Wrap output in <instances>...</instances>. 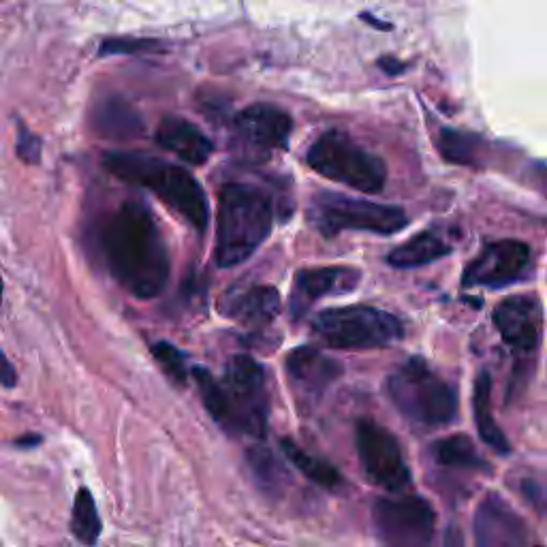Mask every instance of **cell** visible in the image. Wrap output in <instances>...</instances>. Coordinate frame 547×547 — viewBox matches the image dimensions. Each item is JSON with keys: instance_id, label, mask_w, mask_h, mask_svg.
Returning a JSON list of instances; mask_svg holds the SVG:
<instances>
[{"instance_id": "e575fe53", "label": "cell", "mask_w": 547, "mask_h": 547, "mask_svg": "<svg viewBox=\"0 0 547 547\" xmlns=\"http://www.w3.org/2000/svg\"><path fill=\"white\" fill-rule=\"evenodd\" d=\"M39 443H41V436H33V439H30V436H24V439L15 441V445H18V447H35Z\"/></svg>"}, {"instance_id": "5bb4252c", "label": "cell", "mask_w": 547, "mask_h": 547, "mask_svg": "<svg viewBox=\"0 0 547 547\" xmlns=\"http://www.w3.org/2000/svg\"><path fill=\"white\" fill-rule=\"evenodd\" d=\"M541 321V304L530 295H511L494 310L496 332L515 353H530L537 349Z\"/></svg>"}, {"instance_id": "9a60e30c", "label": "cell", "mask_w": 547, "mask_h": 547, "mask_svg": "<svg viewBox=\"0 0 547 547\" xmlns=\"http://www.w3.org/2000/svg\"><path fill=\"white\" fill-rule=\"evenodd\" d=\"M287 374L300 402L315 404L342 374V366L315 347H300L287 357Z\"/></svg>"}, {"instance_id": "7c38bea8", "label": "cell", "mask_w": 547, "mask_h": 547, "mask_svg": "<svg viewBox=\"0 0 547 547\" xmlns=\"http://www.w3.org/2000/svg\"><path fill=\"white\" fill-rule=\"evenodd\" d=\"M530 259V246L520 240H498L483 246L477 259L466 265L462 274L464 287L503 289L524 278Z\"/></svg>"}, {"instance_id": "d6a6232c", "label": "cell", "mask_w": 547, "mask_h": 547, "mask_svg": "<svg viewBox=\"0 0 547 547\" xmlns=\"http://www.w3.org/2000/svg\"><path fill=\"white\" fill-rule=\"evenodd\" d=\"M535 180L541 186V189L547 191V165H537L535 167Z\"/></svg>"}, {"instance_id": "2e32d148", "label": "cell", "mask_w": 547, "mask_h": 547, "mask_svg": "<svg viewBox=\"0 0 547 547\" xmlns=\"http://www.w3.org/2000/svg\"><path fill=\"white\" fill-rule=\"evenodd\" d=\"M359 283V272L351 268H308L295 274L289 310L293 319H302L310 306L327 298V295L349 293Z\"/></svg>"}, {"instance_id": "f1b7e54d", "label": "cell", "mask_w": 547, "mask_h": 547, "mask_svg": "<svg viewBox=\"0 0 547 547\" xmlns=\"http://www.w3.org/2000/svg\"><path fill=\"white\" fill-rule=\"evenodd\" d=\"M41 139L35 135V133H30L24 124L20 122V135H18V154H20V159L24 163H30V165H35L41 161Z\"/></svg>"}, {"instance_id": "6da1fadb", "label": "cell", "mask_w": 547, "mask_h": 547, "mask_svg": "<svg viewBox=\"0 0 547 547\" xmlns=\"http://www.w3.org/2000/svg\"><path fill=\"white\" fill-rule=\"evenodd\" d=\"M99 248L109 274L139 300L161 295L169 280V250L152 210L127 201L99 229Z\"/></svg>"}, {"instance_id": "ffe728a7", "label": "cell", "mask_w": 547, "mask_h": 547, "mask_svg": "<svg viewBox=\"0 0 547 547\" xmlns=\"http://www.w3.org/2000/svg\"><path fill=\"white\" fill-rule=\"evenodd\" d=\"M453 246L447 242L441 231L428 229L421 231L411 240H406L404 244L396 246L392 253L387 255V263L394 265L398 270H411V268H421V265H428L439 261L447 255H451Z\"/></svg>"}, {"instance_id": "8992f818", "label": "cell", "mask_w": 547, "mask_h": 547, "mask_svg": "<svg viewBox=\"0 0 547 547\" xmlns=\"http://www.w3.org/2000/svg\"><path fill=\"white\" fill-rule=\"evenodd\" d=\"M312 332L332 349L366 351L396 345L404 338V325L383 308L355 304L319 312Z\"/></svg>"}, {"instance_id": "ba28073f", "label": "cell", "mask_w": 547, "mask_h": 547, "mask_svg": "<svg viewBox=\"0 0 547 547\" xmlns=\"http://www.w3.org/2000/svg\"><path fill=\"white\" fill-rule=\"evenodd\" d=\"M308 221L325 238H334L342 231L394 236V233L409 227V216L398 206L355 199L340 193H317L312 197Z\"/></svg>"}, {"instance_id": "836d02e7", "label": "cell", "mask_w": 547, "mask_h": 547, "mask_svg": "<svg viewBox=\"0 0 547 547\" xmlns=\"http://www.w3.org/2000/svg\"><path fill=\"white\" fill-rule=\"evenodd\" d=\"M447 547H462V535L456 528H449L447 533Z\"/></svg>"}, {"instance_id": "52a82bcc", "label": "cell", "mask_w": 547, "mask_h": 547, "mask_svg": "<svg viewBox=\"0 0 547 547\" xmlns=\"http://www.w3.org/2000/svg\"><path fill=\"white\" fill-rule=\"evenodd\" d=\"M306 163L319 176L362 193H381L387 182V167L381 156L362 148L342 131L323 133L308 148Z\"/></svg>"}, {"instance_id": "30bf717a", "label": "cell", "mask_w": 547, "mask_h": 547, "mask_svg": "<svg viewBox=\"0 0 547 547\" xmlns=\"http://www.w3.org/2000/svg\"><path fill=\"white\" fill-rule=\"evenodd\" d=\"M372 522L383 547H430L436 513L421 496L379 498L372 507Z\"/></svg>"}, {"instance_id": "ac0fdd59", "label": "cell", "mask_w": 547, "mask_h": 547, "mask_svg": "<svg viewBox=\"0 0 547 547\" xmlns=\"http://www.w3.org/2000/svg\"><path fill=\"white\" fill-rule=\"evenodd\" d=\"M156 142H159L161 148L180 156L184 163L195 167L208 163L214 152L212 139L206 133L195 127L193 122L176 116H167L159 124V129H156Z\"/></svg>"}, {"instance_id": "8d00e7d4", "label": "cell", "mask_w": 547, "mask_h": 547, "mask_svg": "<svg viewBox=\"0 0 547 547\" xmlns=\"http://www.w3.org/2000/svg\"><path fill=\"white\" fill-rule=\"evenodd\" d=\"M0 304H3V278H0Z\"/></svg>"}, {"instance_id": "d6986e66", "label": "cell", "mask_w": 547, "mask_h": 547, "mask_svg": "<svg viewBox=\"0 0 547 547\" xmlns=\"http://www.w3.org/2000/svg\"><path fill=\"white\" fill-rule=\"evenodd\" d=\"M95 131L107 139H135L144 133V120L122 97H107L92 114Z\"/></svg>"}, {"instance_id": "cb8c5ba5", "label": "cell", "mask_w": 547, "mask_h": 547, "mask_svg": "<svg viewBox=\"0 0 547 547\" xmlns=\"http://www.w3.org/2000/svg\"><path fill=\"white\" fill-rule=\"evenodd\" d=\"M432 456L441 466L447 468H488L483 458L477 453L473 441L466 434H453L447 439L436 441L432 445Z\"/></svg>"}, {"instance_id": "4dcf8cb0", "label": "cell", "mask_w": 547, "mask_h": 547, "mask_svg": "<svg viewBox=\"0 0 547 547\" xmlns=\"http://www.w3.org/2000/svg\"><path fill=\"white\" fill-rule=\"evenodd\" d=\"M15 383H18V372H15V368L9 362V357L5 355V351L0 349V385L15 387Z\"/></svg>"}, {"instance_id": "3957f363", "label": "cell", "mask_w": 547, "mask_h": 547, "mask_svg": "<svg viewBox=\"0 0 547 547\" xmlns=\"http://www.w3.org/2000/svg\"><path fill=\"white\" fill-rule=\"evenodd\" d=\"M103 165L124 184L142 186L165 201L193 229L206 231L210 223V203L191 171L142 152H107Z\"/></svg>"}, {"instance_id": "f546056e", "label": "cell", "mask_w": 547, "mask_h": 547, "mask_svg": "<svg viewBox=\"0 0 547 547\" xmlns=\"http://www.w3.org/2000/svg\"><path fill=\"white\" fill-rule=\"evenodd\" d=\"M522 494L533 503L535 507H547V488L539 486L535 479H524Z\"/></svg>"}, {"instance_id": "5b68a950", "label": "cell", "mask_w": 547, "mask_h": 547, "mask_svg": "<svg viewBox=\"0 0 547 547\" xmlns=\"http://www.w3.org/2000/svg\"><path fill=\"white\" fill-rule=\"evenodd\" d=\"M387 396L406 421L421 428H443L458 417L456 389L421 357H411L389 374Z\"/></svg>"}, {"instance_id": "4316f807", "label": "cell", "mask_w": 547, "mask_h": 547, "mask_svg": "<svg viewBox=\"0 0 547 547\" xmlns=\"http://www.w3.org/2000/svg\"><path fill=\"white\" fill-rule=\"evenodd\" d=\"M152 355L156 362H159V366L163 368V372L167 374V377L178 383V385H184L186 381H189V370H186V357L180 349H176L174 345H169V342H156V345L152 347Z\"/></svg>"}, {"instance_id": "603a6c76", "label": "cell", "mask_w": 547, "mask_h": 547, "mask_svg": "<svg viewBox=\"0 0 547 547\" xmlns=\"http://www.w3.org/2000/svg\"><path fill=\"white\" fill-rule=\"evenodd\" d=\"M246 462L250 473H253V479L257 481V486L265 494H278L289 481L283 462H280L268 447H250L246 451Z\"/></svg>"}, {"instance_id": "7a4b0ae2", "label": "cell", "mask_w": 547, "mask_h": 547, "mask_svg": "<svg viewBox=\"0 0 547 547\" xmlns=\"http://www.w3.org/2000/svg\"><path fill=\"white\" fill-rule=\"evenodd\" d=\"M193 379L210 417L233 436L263 439L270 421L268 372L248 355L231 357L221 379L206 368H195Z\"/></svg>"}, {"instance_id": "8fae6325", "label": "cell", "mask_w": 547, "mask_h": 547, "mask_svg": "<svg viewBox=\"0 0 547 547\" xmlns=\"http://www.w3.org/2000/svg\"><path fill=\"white\" fill-rule=\"evenodd\" d=\"M355 447L366 477L374 486L400 492L411 483V468L406 466L396 436L372 419H359L355 428Z\"/></svg>"}, {"instance_id": "4fadbf2b", "label": "cell", "mask_w": 547, "mask_h": 547, "mask_svg": "<svg viewBox=\"0 0 547 547\" xmlns=\"http://www.w3.org/2000/svg\"><path fill=\"white\" fill-rule=\"evenodd\" d=\"M475 543L477 547H528L530 533L503 496L488 494L475 511Z\"/></svg>"}, {"instance_id": "83f0119b", "label": "cell", "mask_w": 547, "mask_h": 547, "mask_svg": "<svg viewBox=\"0 0 547 547\" xmlns=\"http://www.w3.org/2000/svg\"><path fill=\"white\" fill-rule=\"evenodd\" d=\"M150 45H156V41H148V39H105L101 43V56H109V54H137L142 50H148Z\"/></svg>"}, {"instance_id": "e0dca14e", "label": "cell", "mask_w": 547, "mask_h": 547, "mask_svg": "<svg viewBox=\"0 0 547 547\" xmlns=\"http://www.w3.org/2000/svg\"><path fill=\"white\" fill-rule=\"evenodd\" d=\"M280 308H283L280 295L270 285H248L229 289L221 298V302H218L221 315L244 327H263L272 323L280 315Z\"/></svg>"}, {"instance_id": "1f68e13d", "label": "cell", "mask_w": 547, "mask_h": 547, "mask_svg": "<svg viewBox=\"0 0 547 547\" xmlns=\"http://www.w3.org/2000/svg\"><path fill=\"white\" fill-rule=\"evenodd\" d=\"M379 67H381L387 75H400V73L404 71L402 62H398V60L392 58V56H383V58H379Z\"/></svg>"}, {"instance_id": "7402d4cb", "label": "cell", "mask_w": 547, "mask_h": 547, "mask_svg": "<svg viewBox=\"0 0 547 547\" xmlns=\"http://www.w3.org/2000/svg\"><path fill=\"white\" fill-rule=\"evenodd\" d=\"M280 447H283L287 460L298 468L304 477H308L312 483H317V486L325 490H338L342 483H345V479H342L336 466H332L330 462H325L321 458L310 456L308 451H304L300 445H295L291 439H285L283 443H280Z\"/></svg>"}, {"instance_id": "44dd1931", "label": "cell", "mask_w": 547, "mask_h": 547, "mask_svg": "<svg viewBox=\"0 0 547 547\" xmlns=\"http://www.w3.org/2000/svg\"><path fill=\"white\" fill-rule=\"evenodd\" d=\"M490 394H492V377L488 370H481L479 377L475 381V394H473V411H475V424L479 430L481 441L486 443L490 449L503 453L511 451V445L507 441L505 432L498 428V424L492 417L490 411Z\"/></svg>"}, {"instance_id": "d4e9b609", "label": "cell", "mask_w": 547, "mask_h": 547, "mask_svg": "<svg viewBox=\"0 0 547 547\" xmlns=\"http://www.w3.org/2000/svg\"><path fill=\"white\" fill-rule=\"evenodd\" d=\"M71 533L82 545L92 547L101 535V518L90 490L82 488L75 496L73 515H71Z\"/></svg>"}, {"instance_id": "9c48e42d", "label": "cell", "mask_w": 547, "mask_h": 547, "mask_svg": "<svg viewBox=\"0 0 547 547\" xmlns=\"http://www.w3.org/2000/svg\"><path fill=\"white\" fill-rule=\"evenodd\" d=\"M291 131L293 120L285 109L255 103L233 118L229 150L242 165H263L287 148Z\"/></svg>"}, {"instance_id": "484cf974", "label": "cell", "mask_w": 547, "mask_h": 547, "mask_svg": "<svg viewBox=\"0 0 547 547\" xmlns=\"http://www.w3.org/2000/svg\"><path fill=\"white\" fill-rule=\"evenodd\" d=\"M439 146L445 161L456 165H477L481 137L453 129H443L439 137Z\"/></svg>"}, {"instance_id": "d590c367", "label": "cell", "mask_w": 547, "mask_h": 547, "mask_svg": "<svg viewBox=\"0 0 547 547\" xmlns=\"http://www.w3.org/2000/svg\"><path fill=\"white\" fill-rule=\"evenodd\" d=\"M362 20H366V22H370V24H374V26H379V28H392L389 24H381V22H377V20H372V15H368V13L362 15Z\"/></svg>"}, {"instance_id": "277c9868", "label": "cell", "mask_w": 547, "mask_h": 547, "mask_svg": "<svg viewBox=\"0 0 547 547\" xmlns=\"http://www.w3.org/2000/svg\"><path fill=\"white\" fill-rule=\"evenodd\" d=\"M272 227L274 203L268 193L240 182L223 186L216 212L214 259L218 268H236L248 261L270 238Z\"/></svg>"}]
</instances>
